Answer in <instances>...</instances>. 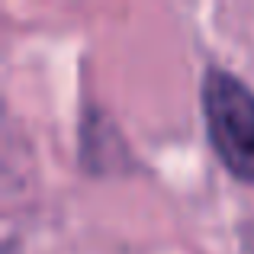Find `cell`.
Segmentation results:
<instances>
[{
	"label": "cell",
	"instance_id": "obj_1",
	"mask_svg": "<svg viewBox=\"0 0 254 254\" xmlns=\"http://www.w3.org/2000/svg\"><path fill=\"white\" fill-rule=\"evenodd\" d=\"M203 116L219 161L254 184V90L232 71L209 68L203 74Z\"/></svg>",
	"mask_w": 254,
	"mask_h": 254
}]
</instances>
